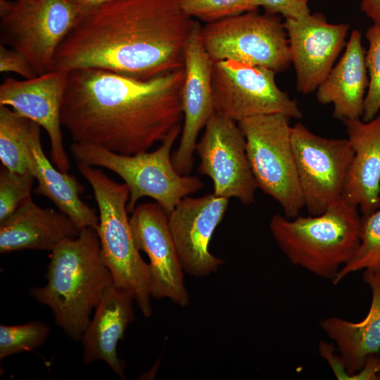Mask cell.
I'll use <instances>...</instances> for the list:
<instances>
[{
    "label": "cell",
    "mask_w": 380,
    "mask_h": 380,
    "mask_svg": "<svg viewBox=\"0 0 380 380\" xmlns=\"http://www.w3.org/2000/svg\"><path fill=\"white\" fill-rule=\"evenodd\" d=\"M291 63L296 75L297 90L303 94L317 90L345 46L346 23H329L321 14L299 20H285Z\"/></svg>",
    "instance_id": "17"
},
{
    "label": "cell",
    "mask_w": 380,
    "mask_h": 380,
    "mask_svg": "<svg viewBox=\"0 0 380 380\" xmlns=\"http://www.w3.org/2000/svg\"><path fill=\"white\" fill-rule=\"evenodd\" d=\"M68 71L52 70L32 78L8 77L0 86V106L37 123L47 133L51 158L56 167L67 172L70 167L61 132V109Z\"/></svg>",
    "instance_id": "14"
},
{
    "label": "cell",
    "mask_w": 380,
    "mask_h": 380,
    "mask_svg": "<svg viewBox=\"0 0 380 380\" xmlns=\"http://www.w3.org/2000/svg\"><path fill=\"white\" fill-rule=\"evenodd\" d=\"M362 270H380V208L361 217L360 244L332 281L336 284L349 274Z\"/></svg>",
    "instance_id": "25"
},
{
    "label": "cell",
    "mask_w": 380,
    "mask_h": 380,
    "mask_svg": "<svg viewBox=\"0 0 380 380\" xmlns=\"http://www.w3.org/2000/svg\"><path fill=\"white\" fill-rule=\"evenodd\" d=\"M307 0H256L258 7L265 13L281 14L285 20H299L310 14Z\"/></svg>",
    "instance_id": "30"
},
{
    "label": "cell",
    "mask_w": 380,
    "mask_h": 380,
    "mask_svg": "<svg viewBox=\"0 0 380 380\" xmlns=\"http://www.w3.org/2000/svg\"><path fill=\"white\" fill-rule=\"evenodd\" d=\"M184 12L205 23L255 11L256 0H182Z\"/></svg>",
    "instance_id": "28"
},
{
    "label": "cell",
    "mask_w": 380,
    "mask_h": 380,
    "mask_svg": "<svg viewBox=\"0 0 380 380\" xmlns=\"http://www.w3.org/2000/svg\"><path fill=\"white\" fill-rule=\"evenodd\" d=\"M43 286L32 287L30 293L48 307L57 325L75 341H80L91 315L104 292L113 284L104 264L97 231L92 227L65 240L51 251Z\"/></svg>",
    "instance_id": "3"
},
{
    "label": "cell",
    "mask_w": 380,
    "mask_h": 380,
    "mask_svg": "<svg viewBox=\"0 0 380 380\" xmlns=\"http://www.w3.org/2000/svg\"><path fill=\"white\" fill-rule=\"evenodd\" d=\"M307 1H309V0H307Z\"/></svg>",
    "instance_id": "35"
},
{
    "label": "cell",
    "mask_w": 380,
    "mask_h": 380,
    "mask_svg": "<svg viewBox=\"0 0 380 380\" xmlns=\"http://www.w3.org/2000/svg\"><path fill=\"white\" fill-rule=\"evenodd\" d=\"M365 53L361 32L353 30L343 54L316 90L319 103L333 104V117L336 119L344 121L362 116L369 85Z\"/></svg>",
    "instance_id": "22"
},
{
    "label": "cell",
    "mask_w": 380,
    "mask_h": 380,
    "mask_svg": "<svg viewBox=\"0 0 380 380\" xmlns=\"http://www.w3.org/2000/svg\"><path fill=\"white\" fill-rule=\"evenodd\" d=\"M129 218L137 248L149 258L151 298L190 304L184 269L170 231L168 215L156 202L137 205Z\"/></svg>",
    "instance_id": "13"
},
{
    "label": "cell",
    "mask_w": 380,
    "mask_h": 380,
    "mask_svg": "<svg viewBox=\"0 0 380 380\" xmlns=\"http://www.w3.org/2000/svg\"><path fill=\"white\" fill-rule=\"evenodd\" d=\"M32 122L8 106H0V160L10 171L29 170L27 144Z\"/></svg>",
    "instance_id": "24"
},
{
    "label": "cell",
    "mask_w": 380,
    "mask_h": 380,
    "mask_svg": "<svg viewBox=\"0 0 380 380\" xmlns=\"http://www.w3.org/2000/svg\"><path fill=\"white\" fill-rule=\"evenodd\" d=\"M175 126L154 151L124 155L105 148L78 142L70 146L76 162L104 167L122 178L129 189L128 213L142 197H150L169 215L179 201L203 186L196 176L182 175L175 169L171 150L182 132Z\"/></svg>",
    "instance_id": "6"
},
{
    "label": "cell",
    "mask_w": 380,
    "mask_h": 380,
    "mask_svg": "<svg viewBox=\"0 0 380 380\" xmlns=\"http://www.w3.org/2000/svg\"><path fill=\"white\" fill-rule=\"evenodd\" d=\"M229 203V198L213 193L196 198L188 196L168 215L170 231L184 271L190 276L207 277L224 263L208 248Z\"/></svg>",
    "instance_id": "15"
},
{
    "label": "cell",
    "mask_w": 380,
    "mask_h": 380,
    "mask_svg": "<svg viewBox=\"0 0 380 380\" xmlns=\"http://www.w3.org/2000/svg\"><path fill=\"white\" fill-rule=\"evenodd\" d=\"M80 230L61 211L40 207L30 197L0 222V253L51 251L63 241L77 237Z\"/></svg>",
    "instance_id": "19"
},
{
    "label": "cell",
    "mask_w": 380,
    "mask_h": 380,
    "mask_svg": "<svg viewBox=\"0 0 380 380\" xmlns=\"http://www.w3.org/2000/svg\"><path fill=\"white\" fill-rule=\"evenodd\" d=\"M369 47L365 62L369 76V85L364 102L362 120L368 122L380 111V23H374L365 34Z\"/></svg>",
    "instance_id": "27"
},
{
    "label": "cell",
    "mask_w": 380,
    "mask_h": 380,
    "mask_svg": "<svg viewBox=\"0 0 380 380\" xmlns=\"http://www.w3.org/2000/svg\"><path fill=\"white\" fill-rule=\"evenodd\" d=\"M184 68L141 80L96 68L68 71L61 122L74 142L124 155L147 151L182 124Z\"/></svg>",
    "instance_id": "1"
},
{
    "label": "cell",
    "mask_w": 380,
    "mask_h": 380,
    "mask_svg": "<svg viewBox=\"0 0 380 380\" xmlns=\"http://www.w3.org/2000/svg\"><path fill=\"white\" fill-rule=\"evenodd\" d=\"M360 225L358 208L341 199L318 215L275 214L270 229L293 265L333 281L360 244Z\"/></svg>",
    "instance_id": "4"
},
{
    "label": "cell",
    "mask_w": 380,
    "mask_h": 380,
    "mask_svg": "<svg viewBox=\"0 0 380 380\" xmlns=\"http://www.w3.org/2000/svg\"><path fill=\"white\" fill-rule=\"evenodd\" d=\"M343 122L354 151L343 199L367 215L380 208V114Z\"/></svg>",
    "instance_id": "20"
},
{
    "label": "cell",
    "mask_w": 380,
    "mask_h": 380,
    "mask_svg": "<svg viewBox=\"0 0 380 380\" xmlns=\"http://www.w3.org/2000/svg\"><path fill=\"white\" fill-rule=\"evenodd\" d=\"M275 74L265 68L231 60L213 62L211 87L215 111L237 122L274 113L301 118L296 101L277 86Z\"/></svg>",
    "instance_id": "11"
},
{
    "label": "cell",
    "mask_w": 380,
    "mask_h": 380,
    "mask_svg": "<svg viewBox=\"0 0 380 380\" xmlns=\"http://www.w3.org/2000/svg\"><path fill=\"white\" fill-rule=\"evenodd\" d=\"M0 72H14L25 79L37 76L32 66L26 57L13 49L0 45Z\"/></svg>",
    "instance_id": "31"
},
{
    "label": "cell",
    "mask_w": 380,
    "mask_h": 380,
    "mask_svg": "<svg viewBox=\"0 0 380 380\" xmlns=\"http://www.w3.org/2000/svg\"><path fill=\"white\" fill-rule=\"evenodd\" d=\"M360 9L374 23H380V0H362Z\"/></svg>",
    "instance_id": "32"
},
{
    "label": "cell",
    "mask_w": 380,
    "mask_h": 380,
    "mask_svg": "<svg viewBox=\"0 0 380 380\" xmlns=\"http://www.w3.org/2000/svg\"><path fill=\"white\" fill-rule=\"evenodd\" d=\"M376 367L379 374L380 375V351L376 356Z\"/></svg>",
    "instance_id": "34"
},
{
    "label": "cell",
    "mask_w": 380,
    "mask_h": 380,
    "mask_svg": "<svg viewBox=\"0 0 380 380\" xmlns=\"http://www.w3.org/2000/svg\"><path fill=\"white\" fill-rule=\"evenodd\" d=\"M134 296L130 291L114 284L104 292L80 340L85 364L103 361L125 379V365L118 356L117 346L134 320Z\"/></svg>",
    "instance_id": "18"
},
{
    "label": "cell",
    "mask_w": 380,
    "mask_h": 380,
    "mask_svg": "<svg viewBox=\"0 0 380 380\" xmlns=\"http://www.w3.org/2000/svg\"><path fill=\"white\" fill-rule=\"evenodd\" d=\"M81 10L86 11L99 6L110 0H70Z\"/></svg>",
    "instance_id": "33"
},
{
    "label": "cell",
    "mask_w": 380,
    "mask_h": 380,
    "mask_svg": "<svg viewBox=\"0 0 380 380\" xmlns=\"http://www.w3.org/2000/svg\"><path fill=\"white\" fill-rule=\"evenodd\" d=\"M291 118L281 113L259 115L239 121L257 187L294 218L305 207L291 141Z\"/></svg>",
    "instance_id": "7"
},
{
    "label": "cell",
    "mask_w": 380,
    "mask_h": 380,
    "mask_svg": "<svg viewBox=\"0 0 380 380\" xmlns=\"http://www.w3.org/2000/svg\"><path fill=\"white\" fill-rule=\"evenodd\" d=\"M201 28L196 20L184 51L185 78L182 91L184 122L178 148L172 153L173 166L182 175H189L198 134L215 112L211 87L213 61L202 44Z\"/></svg>",
    "instance_id": "16"
},
{
    "label": "cell",
    "mask_w": 380,
    "mask_h": 380,
    "mask_svg": "<svg viewBox=\"0 0 380 380\" xmlns=\"http://www.w3.org/2000/svg\"><path fill=\"white\" fill-rule=\"evenodd\" d=\"M196 22L182 0H110L82 11L52 70L96 68L141 80L176 70L184 67Z\"/></svg>",
    "instance_id": "2"
},
{
    "label": "cell",
    "mask_w": 380,
    "mask_h": 380,
    "mask_svg": "<svg viewBox=\"0 0 380 380\" xmlns=\"http://www.w3.org/2000/svg\"><path fill=\"white\" fill-rule=\"evenodd\" d=\"M50 327L40 321L19 325H0V359L32 351L46 341Z\"/></svg>",
    "instance_id": "26"
},
{
    "label": "cell",
    "mask_w": 380,
    "mask_h": 380,
    "mask_svg": "<svg viewBox=\"0 0 380 380\" xmlns=\"http://www.w3.org/2000/svg\"><path fill=\"white\" fill-rule=\"evenodd\" d=\"M363 278L372 291L368 314L359 322L337 317L320 321V327L336 343L348 379H358L368 357L380 351V270H365Z\"/></svg>",
    "instance_id": "21"
},
{
    "label": "cell",
    "mask_w": 380,
    "mask_h": 380,
    "mask_svg": "<svg viewBox=\"0 0 380 380\" xmlns=\"http://www.w3.org/2000/svg\"><path fill=\"white\" fill-rule=\"evenodd\" d=\"M82 11L70 0H0L1 44L20 52L37 75H43L52 70Z\"/></svg>",
    "instance_id": "8"
},
{
    "label": "cell",
    "mask_w": 380,
    "mask_h": 380,
    "mask_svg": "<svg viewBox=\"0 0 380 380\" xmlns=\"http://www.w3.org/2000/svg\"><path fill=\"white\" fill-rule=\"evenodd\" d=\"M35 180L30 170L19 173L2 167L0 171V222L12 214L26 199L31 197Z\"/></svg>",
    "instance_id": "29"
},
{
    "label": "cell",
    "mask_w": 380,
    "mask_h": 380,
    "mask_svg": "<svg viewBox=\"0 0 380 380\" xmlns=\"http://www.w3.org/2000/svg\"><path fill=\"white\" fill-rule=\"evenodd\" d=\"M200 37L213 62L231 60L276 73L291 63L286 31L277 15L255 10L205 23Z\"/></svg>",
    "instance_id": "9"
},
{
    "label": "cell",
    "mask_w": 380,
    "mask_h": 380,
    "mask_svg": "<svg viewBox=\"0 0 380 380\" xmlns=\"http://www.w3.org/2000/svg\"><path fill=\"white\" fill-rule=\"evenodd\" d=\"M291 141L304 205L318 215L343 199L354 151L348 139H329L302 123L291 129Z\"/></svg>",
    "instance_id": "10"
},
{
    "label": "cell",
    "mask_w": 380,
    "mask_h": 380,
    "mask_svg": "<svg viewBox=\"0 0 380 380\" xmlns=\"http://www.w3.org/2000/svg\"><path fill=\"white\" fill-rule=\"evenodd\" d=\"M40 125L32 122L27 144L28 170L37 181L34 193L50 199L60 211L82 229L99 226L94 208L82 201L84 190L76 178L55 167L46 158L41 143Z\"/></svg>",
    "instance_id": "23"
},
{
    "label": "cell",
    "mask_w": 380,
    "mask_h": 380,
    "mask_svg": "<svg viewBox=\"0 0 380 380\" xmlns=\"http://www.w3.org/2000/svg\"><path fill=\"white\" fill-rule=\"evenodd\" d=\"M196 151L200 159L198 172L212 180L213 194L236 198L244 205L254 202L258 187L237 122L215 111L205 126Z\"/></svg>",
    "instance_id": "12"
},
{
    "label": "cell",
    "mask_w": 380,
    "mask_h": 380,
    "mask_svg": "<svg viewBox=\"0 0 380 380\" xmlns=\"http://www.w3.org/2000/svg\"><path fill=\"white\" fill-rule=\"evenodd\" d=\"M89 182L99 208L101 254L113 284L130 291L142 315L152 314L150 268L137 248L127 216L129 191L127 185L108 177L101 169L76 162Z\"/></svg>",
    "instance_id": "5"
}]
</instances>
